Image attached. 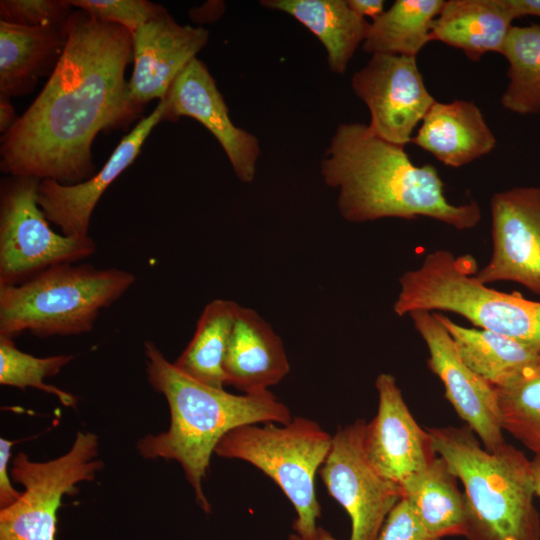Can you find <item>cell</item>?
<instances>
[{
  "label": "cell",
  "instance_id": "cell-1",
  "mask_svg": "<svg viewBox=\"0 0 540 540\" xmlns=\"http://www.w3.org/2000/svg\"><path fill=\"white\" fill-rule=\"evenodd\" d=\"M67 28L65 49L45 86L1 137L0 169L8 176L84 182L96 173V136L126 126L142 111L125 79L131 32L80 9Z\"/></svg>",
  "mask_w": 540,
  "mask_h": 540
},
{
  "label": "cell",
  "instance_id": "cell-2",
  "mask_svg": "<svg viewBox=\"0 0 540 540\" xmlns=\"http://www.w3.org/2000/svg\"><path fill=\"white\" fill-rule=\"evenodd\" d=\"M320 173L324 183L337 190L338 211L351 223L427 217L463 231L476 227L482 218L475 200L462 204L447 200L433 165H415L404 146L380 138L368 124L338 125Z\"/></svg>",
  "mask_w": 540,
  "mask_h": 540
},
{
  "label": "cell",
  "instance_id": "cell-3",
  "mask_svg": "<svg viewBox=\"0 0 540 540\" xmlns=\"http://www.w3.org/2000/svg\"><path fill=\"white\" fill-rule=\"evenodd\" d=\"M144 353L148 383L165 397L170 424L164 432L140 438L136 449L145 459L179 463L197 503L209 512L211 507L203 491V480L220 440L244 425L286 424L293 418L291 411L270 391L239 395L191 379L152 341H145Z\"/></svg>",
  "mask_w": 540,
  "mask_h": 540
},
{
  "label": "cell",
  "instance_id": "cell-4",
  "mask_svg": "<svg viewBox=\"0 0 540 540\" xmlns=\"http://www.w3.org/2000/svg\"><path fill=\"white\" fill-rule=\"evenodd\" d=\"M464 486L467 540H540L531 460L511 444L484 448L466 425L428 430Z\"/></svg>",
  "mask_w": 540,
  "mask_h": 540
},
{
  "label": "cell",
  "instance_id": "cell-5",
  "mask_svg": "<svg viewBox=\"0 0 540 540\" xmlns=\"http://www.w3.org/2000/svg\"><path fill=\"white\" fill-rule=\"evenodd\" d=\"M135 280L127 270L71 263L48 268L18 285L0 286V336L88 333L101 310L119 300Z\"/></svg>",
  "mask_w": 540,
  "mask_h": 540
},
{
  "label": "cell",
  "instance_id": "cell-6",
  "mask_svg": "<svg viewBox=\"0 0 540 540\" xmlns=\"http://www.w3.org/2000/svg\"><path fill=\"white\" fill-rule=\"evenodd\" d=\"M476 263L438 249L429 252L415 269L399 278L394 313L436 310L459 314L480 329L540 344V302L518 292H502L476 278Z\"/></svg>",
  "mask_w": 540,
  "mask_h": 540
},
{
  "label": "cell",
  "instance_id": "cell-7",
  "mask_svg": "<svg viewBox=\"0 0 540 540\" xmlns=\"http://www.w3.org/2000/svg\"><path fill=\"white\" fill-rule=\"evenodd\" d=\"M332 436L308 418L293 417L286 424H249L228 432L215 453L250 463L270 477L293 505L292 528L304 540H316L321 507L315 477L324 463Z\"/></svg>",
  "mask_w": 540,
  "mask_h": 540
},
{
  "label": "cell",
  "instance_id": "cell-8",
  "mask_svg": "<svg viewBox=\"0 0 540 540\" xmlns=\"http://www.w3.org/2000/svg\"><path fill=\"white\" fill-rule=\"evenodd\" d=\"M41 180L7 176L0 185V286H14L42 271L76 263L96 252L89 235L55 232L38 204Z\"/></svg>",
  "mask_w": 540,
  "mask_h": 540
},
{
  "label": "cell",
  "instance_id": "cell-9",
  "mask_svg": "<svg viewBox=\"0 0 540 540\" xmlns=\"http://www.w3.org/2000/svg\"><path fill=\"white\" fill-rule=\"evenodd\" d=\"M97 454V436L81 431L71 448L53 460L35 462L18 453L11 477L24 490L15 503L0 509V540H55L62 498L76 494L79 483L94 480L103 468Z\"/></svg>",
  "mask_w": 540,
  "mask_h": 540
},
{
  "label": "cell",
  "instance_id": "cell-10",
  "mask_svg": "<svg viewBox=\"0 0 540 540\" xmlns=\"http://www.w3.org/2000/svg\"><path fill=\"white\" fill-rule=\"evenodd\" d=\"M366 422L339 427L319 475L328 493L351 520L350 540H375L390 511L403 497L399 485L383 476L364 446Z\"/></svg>",
  "mask_w": 540,
  "mask_h": 540
},
{
  "label": "cell",
  "instance_id": "cell-11",
  "mask_svg": "<svg viewBox=\"0 0 540 540\" xmlns=\"http://www.w3.org/2000/svg\"><path fill=\"white\" fill-rule=\"evenodd\" d=\"M351 87L369 109L370 129L380 138L404 147L436 101L413 56L373 54L353 74Z\"/></svg>",
  "mask_w": 540,
  "mask_h": 540
},
{
  "label": "cell",
  "instance_id": "cell-12",
  "mask_svg": "<svg viewBox=\"0 0 540 540\" xmlns=\"http://www.w3.org/2000/svg\"><path fill=\"white\" fill-rule=\"evenodd\" d=\"M490 207L492 255L476 278L515 282L540 297V187L496 192Z\"/></svg>",
  "mask_w": 540,
  "mask_h": 540
},
{
  "label": "cell",
  "instance_id": "cell-13",
  "mask_svg": "<svg viewBox=\"0 0 540 540\" xmlns=\"http://www.w3.org/2000/svg\"><path fill=\"white\" fill-rule=\"evenodd\" d=\"M408 316L427 346L428 367L441 380L446 399L484 448L495 451L505 443L495 387L462 361L435 312Z\"/></svg>",
  "mask_w": 540,
  "mask_h": 540
},
{
  "label": "cell",
  "instance_id": "cell-14",
  "mask_svg": "<svg viewBox=\"0 0 540 540\" xmlns=\"http://www.w3.org/2000/svg\"><path fill=\"white\" fill-rule=\"evenodd\" d=\"M378 409L365 425L364 446L375 468L402 489L437 457L429 431L423 430L404 401L395 377L380 373L375 381Z\"/></svg>",
  "mask_w": 540,
  "mask_h": 540
},
{
  "label": "cell",
  "instance_id": "cell-15",
  "mask_svg": "<svg viewBox=\"0 0 540 540\" xmlns=\"http://www.w3.org/2000/svg\"><path fill=\"white\" fill-rule=\"evenodd\" d=\"M165 121L190 117L200 122L217 139L243 183L255 179L261 149L252 133L236 126L207 66L193 59L172 83L166 97Z\"/></svg>",
  "mask_w": 540,
  "mask_h": 540
},
{
  "label": "cell",
  "instance_id": "cell-16",
  "mask_svg": "<svg viewBox=\"0 0 540 540\" xmlns=\"http://www.w3.org/2000/svg\"><path fill=\"white\" fill-rule=\"evenodd\" d=\"M209 32L177 23L167 10L141 25L133 34L131 100L140 108L163 100L172 83L206 46Z\"/></svg>",
  "mask_w": 540,
  "mask_h": 540
},
{
  "label": "cell",
  "instance_id": "cell-17",
  "mask_svg": "<svg viewBox=\"0 0 540 540\" xmlns=\"http://www.w3.org/2000/svg\"><path fill=\"white\" fill-rule=\"evenodd\" d=\"M166 101H159L156 108L144 117L133 130L124 136L113 153L90 179L62 185L53 180H41L38 186V204L47 220L71 237L88 236L91 216L105 192L118 176L137 158L151 131L165 121Z\"/></svg>",
  "mask_w": 540,
  "mask_h": 540
},
{
  "label": "cell",
  "instance_id": "cell-18",
  "mask_svg": "<svg viewBox=\"0 0 540 540\" xmlns=\"http://www.w3.org/2000/svg\"><path fill=\"white\" fill-rule=\"evenodd\" d=\"M289 371L280 336L256 310L240 305L224 360L226 384L244 394H261Z\"/></svg>",
  "mask_w": 540,
  "mask_h": 540
},
{
  "label": "cell",
  "instance_id": "cell-19",
  "mask_svg": "<svg viewBox=\"0 0 540 540\" xmlns=\"http://www.w3.org/2000/svg\"><path fill=\"white\" fill-rule=\"evenodd\" d=\"M411 143L457 168L489 154L496 147V137L475 102L435 101Z\"/></svg>",
  "mask_w": 540,
  "mask_h": 540
},
{
  "label": "cell",
  "instance_id": "cell-20",
  "mask_svg": "<svg viewBox=\"0 0 540 540\" xmlns=\"http://www.w3.org/2000/svg\"><path fill=\"white\" fill-rule=\"evenodd\" d=\"M67 21L51 27L0 21V93L28 94L41 78L52 74L66 46Z\"/></svg>",
  "mask_w": 540,
  "mask_h": 540
},
{
  "label": "cell",
  "instance_id": "cell-21",
  "mask_svg": "<svg viewBox=\"0 0 540 540\" xmlns=\"http://www.w3.org/2000/svg\"><path fill=\"white\" fill-rule=\"evenodd\" d=\"M517 17L509 0H448L435 18L430 38L460 49L471 61L502 52Z\"/></svg>",
  "mask_w": 540,
  "mask_h": 540
},
{
  "label": "cell",
  "instance_id": "cell-22",
  "mask_svg": "<svg viewBox=\"0 0 540 540\" xmlns=\"http://www.w3.org/2000/svg\"><path fill=\"white\" fill-rule=\"evenodd\" d=\"M260 4L290 15L313 33L325 48L329 69L338 75L345 74L370 28L347 0H263Z\"/></svg>",
  "mask_w": 540,
  "mask_h": 540
},
{
  "label": "cell",
  "instance_id": "cell-23",
  "mask_svg": "<svg viewBox=\"0 0 540 540\" xmlns=\"http://www.w3.org/2000/svg\"><path fill=\"white\" fill-rule=\"evenodd\" d=\"M436 315L451 336L462 361L494 387L516 380L540 359V344L480 328L463 327L447 316Z\"/></svg>",
  "mask_w": 540,
  "mask_h": 540
},
{
  "label": "cell",
  "instance_id": "cell-24",
  "mask_svg": "<svg viewBox=\"0 0 540 540\" xmlns=\"http://www.w3.org/2000/svg\"><path fill=\"white\" fill-rule=\"evenodd\" d=\"M457 482L448 463L437 455L424 471L402 487L403 497L420 523L436 539L467 534L465 498Z\"/></svg>",
  "mask_w": 540,
  "mask_h": 540
},
{
  "label": "cell",
  "instance_id": "cell-25",
  "mask_svg": "<svg viewBox=\"0 0 540 540\" xmlns=\"http://www.w3.org/2000/svg\"><path fill=\"white\" fill-rule=\"evenodd\" d=\"M239 307L226 299L207 303L191 340L173 362L174 366L199 383L224 388V360Z\"/></svg>",
  "mask_w": 540,
  "mask_h": 540
},
{
  "label": "cell",
  "instance_id": "cell-26",
  "mask_svg": "<svg viewBox=\"0 0 540 540\" xmlns=\"http://www.w3.org/2000/svg\"><path fill=\"white\" fill-rule=\"evenodd\" d=\"M444 0H396L370 23L362 49L368 54L417 57L431 41L430 33Z\"/></svg>",
  "mask_w": 540,
  "mask_h": 540
},
{
  "label": "cell",
  "instance_id": "cell-27",
  "mask_svg": "<svg viewBox=\"0 0 540 540\" xmlns=\"http://www.w3.org/2000/svg\"><path fill=\"white\" fill-rule=\"evenodd\" d=\"M501 55L508 61L502 106L519 115L540 112V24L512 26Z\"/></svg>",
  "mask_w": 540,
  "mask_h": 540
},
{
  "label": "cell",
  "instance_id": "cell-28",
  "mask_svg": "<svg viewBox=\"0 0 540 540\" xmlns=\"http://www.w3.org/2000/svg\"><path fill=\"white\" fill-rule=\"evenodd\" d=\"M495 389L503 430L540 456V359L516 380Z\"/></svg>",
  "mask_w": 540,
  "mask_h": 540
},
{
  "label": "cell",
  "instance_id": "cell-29",
  "mask_svg": "<svg viewBox=\"0 0 540 540\" xmlns=\"http://www.w3.org/2000/svg\"><path fill=\"white\" fill-rule=\"evenodd\" d=\"M73 359V355L65 354L36 357L19 350L13 338L0 336V384L21 390L36 388L56 396L64 406L73 408L77 404L73 394L44 382L46 378L60 373Z\"/></svg>",
  "mask_w": 540,
  "mask_h": 540
},
{
  "label": "cell",
  "instance_id": "cell-30",
  "mask_svg": "<svg viewBox=\"0 0 540 540\" xmlns=\"http://www.w3.org/2000/svg\"><path fill=\"white\" fill-rule=\"evenodd\" d=\"M72 7L94 18L122 26L133 34L141 25L156 18L166 9L146 0H68Z\"/></svg>",
  "mask_w": 540,
  "mask_h": 540
},
{
  "label": "cell",
  "instance_id": "cell-31",
  "mask_svg": "<svg viewBox=\"0 0 540 540\" xmlns=\"http://www.w3.org/2000/svg\"><path fill=\"white\" fill-rule=\"evenodd\" d=\"M68 0H1L0 21L26 27L64 24L71 14Z\"/></svg>",
  "mask_w": 540,
  "mask_h": 540
},
{
  "label": "cell",
  "instance_id": "cell-32",
  "mask_svg": "<svg viewBox=\"0 0 540 540\" xmlns=\"http://www.w3.org/2000/svg\"><path fill=\"white\" fill-rule=\"evenodd\" d=\"M375 540H439L427 533L404 497L385 519Z\"/></svg>",
  "mask_w": 540,
  "mask_h": 540
},
{
  "label": "cell",
  "instance_id": "cell-33",
  "mask_svg": "<svg viewBox=\"0 0 540 540\" xmlns=\"http://www.w3.org/2000/svg\"><path fill=\"white\" fill-rule=\"evenodd\" d=\"M14 442L0 438V507L6 508L15 503L23 491L16 490L10 481L8 464L11 457V448Z\"/></svg>",
  "mask_w": 540,
  "mask_h": 540
},
{
  "label": "cell",
  "instance_id": "cell-34",
  "mask_svg": "<svg viewBox=\"0 0 540 540\" xmlns=\"http://www.w3.org/2000/svg\"><path fill=\"white\" fill-rule=\"evenodd\" d=\"M347 3L356 14L363 18L371 17L374 20L385 11L383 0H347Z\"/></svg>",
  "mask_w": 540,
  "mask_h": 540
},
{
  "label": "cell",
  "instance_id": "cell-35",
  "mask_svg": "<svg viewBox=\"0 0 540 540\" xmlns=\"http://www.w3.org/2000/svg\"><path fill=\"white\" fill-rule=\"evenodd\" d=\"M10 97L0 93V132L5 134L18 120Z\"/></svg>",
  "mask_w": 540,
  "mask_h": 540
},
{
  "label": "cell",
  "instance_id": "cell-36",
  "mask_svg": "<svg viewBox=\"0 0 540 540\" xmlns=\"http://www.w3.org/2000/svg\"><path fill=\"white\" fill-rule=\"evenodd\" d=\"M517 18L536 16L540 18V0H509Z\"/></svg>",
  "mask_w": 540,
  "mask_h": 540
},
{
  "label": "cell",
  "instance_id": "cell-37",
  "mask_svg": "<svg viewBox=\"0 0 540 540\" xmlns=\"http://www.w3.org/2000/svg\"><path fill=\"white\" fill-rule=\"evenodd\" d=\"M531 469L534 482L535 495L540 499V456L531 459Z\"/></svg>",
  "mask_w": 540,
  "mask_h": 540
},
{
  "label": "cell",
  "instance_id": "cell-38",
  "mask_svg": "<svg viewBox=\"0 0 540 540\" xmlns=\"http://www.w3.org/2000/svg\"><path fill=\"white\" fill-rule=\"evenodd\" d=\"M288 540H304L302 539L298 534L293 533L290 534L288 537ZM316 540H337L334 538L328 531H326L324 528L319 527V532Z\"/></svg>",
  "mask_w": 540,
  "mask_h": 540
}]
</instances>
